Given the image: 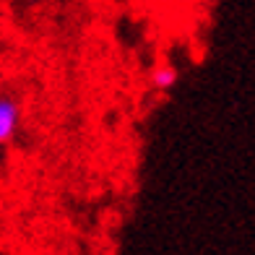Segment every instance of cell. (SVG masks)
<instances>
[{"label": "cell", "mask_w": 255, "mask_h": 255, "mask_svg": "<svg viewBox=\"0 0 255 255\" xmlns=\"http://www.w3.org/2000/svg\"><path fill=\"white\" fill-rule=\"evenodd\" d=\"M18 123H21V104L18 99L8 97V94H0V143L10 141L18 130Z\"/></svg>", "instance_id": "obj_1"}, {"label": "cell", "mask_w": 255, "mask_h": 255, "mask_svg": "<svg viewBox=\"0 0 255 255\" xmlns=\"http://www.w3.org/2000/svg\"><path fill=\"white\" fill-rule=\"evenodd\" d=\"M177 84V68L175 65H159L151 73V86L156 91H169Z\"/></svg>", "instance_id": "obj_2"}]
</instances>
